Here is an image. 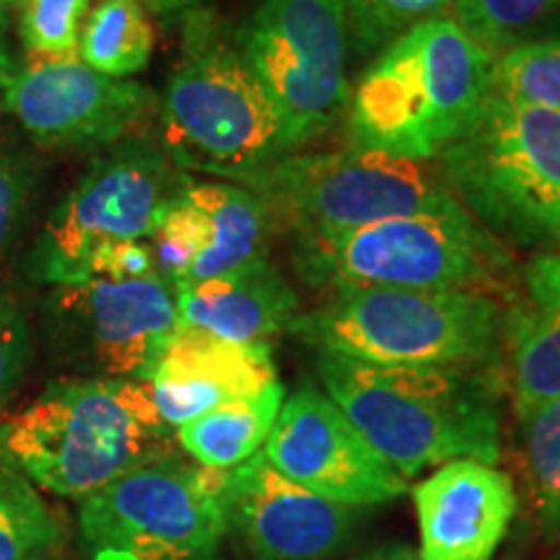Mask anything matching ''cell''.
<instances>
[{
  "mask_svg": "<svg viewBox=\"0 0 560 560\" xmlns=\"http://www.w3.org/2000/svg\"><path fill=\"white\" fill-rule=\"evenodd\" d=\"M322 389L402 475L501 457L499 392L482 369L374 366L317 353Z\"/></svg>",
  "mask_w": 560,
  "mask_h": 560,
  "instance_id": "1",
  "label": "cell"
},
{
  "mask_svg": "<svg viewBox=\"0 0 560 560\" xmlns=\"http://www.w3.org/2000/svg\"><path fill=\"white\" fill-rule=\"evenodd\" d=\"M516 452L529 501L548 532L560 529V400L516 416Z\"/></svg>",
  "mask_w": 560,
  "mask_h": 560,
  "instance_id": "24",
  "label": "cell"
},
{
  "mask_svg": "<svg viewBox=\"0 0 560 560\" xmlns=\"http://www.w3.org/2000/svg\"><path fill=\"white\" fill-rule=\"evenodd\" d=\"M185 182L164 151L149 140H128L96 161L52 210L30 257L34 278L52 285L83 283L100 249L149 242Z\"/></svg>",
  "mask_w": 560,
  "mask_h": 560,
  "instance_id": "11",
  "label": "cell"
},
{
  "mask_svg": "<svg viewBox=\"0 0 560 560\" xmlns=\"http://www.w3.org/2000/svg\"><path fill=\"white\" fill-rule=\"evenodd\" d=\"M223 509L257 560H325L353 529V509L280 475L262 452L223 470Z\"/></svg>",
  "mask_w": 560,
  "mask_h": 560,
  "instance_id": "15",
  "label": "cell"
},
{
  "mask_svg": "<svg viewBox=\"0 0 560 560\" xmlns=\"http://www.w3.org/2000/svg\"><path fill=\"white\" fill-rule=\"evenodd\" d=\"M153 30L140 0H100L83 24L79 58L109 79H130L151 62Z\"/></svg>",
  "mask_w": 560,
  "mask_h": 560,
  "instance_id": "22",
  "label": "cell"
},
{
  "mask_svg": "<svg viewBox=\"0 0 560 560\" xmlns=\"http://www.w3.org/2000/svg\"><path fill=\"white\" fill-rule=\"evenodd\" d=\"M495 58L452 16L420 21L369 62L350 91V149L436 161L493 94Z\"/></svg>",
  "mask_w": 560,
  "mask_h": 560,
  "instance_id": "2",
  "label": "cell"
},
{
  "mask_svg": "<svg viewBox=\"0 0 560 560\" xmlns=\"http://www.w3.org/2000/svg\"><path fill=\"white\" fill-rule=\"evenodd\" d=\"M52 319L60 348L102 380L149 382L179 327L177 293L161 272L149 278L58 285Z\"/></svg>",
  "mask_w": 560,
  "mask_h": 560,
  "instance_id": "12",
  "label": "cell"
},
{
  "mask_svg": "<svg viewBox=\"0 0 560 560\" xmlns=\"http://www.w3.org/2000/svg\"><path fill=\"white\" fill-rule=\"evenodd\" d=\"M436 166L462 210L501 244L540 247L556 240L560 109L493 91Z\"/></svg>",
  "mask_w": 560,
  "mask_h": 560,
  "instance_id": "7",
  "label": "cell"
},
{
  "mask_svg": "<svg viewBox=\"0 0 560 560\" xmlns=\"http://www.w3.org/2000/svg\"><path fill=\"white\" fill-rule=\"evenodd\" d=\"M32 353L24 312L11 296H0V408L11 400Z\"/></svg>",
  "mask_w": 560,
  "mask_h": 560,
  "instance_id": "30",
  "label": "cell"
},
{
  "mask_svg": "<svg viewBox=\"0 0 560 560\" xmlns=\"http://www.w3.org/2000/svg\"><path fill=\"white\" fill-rule=\"evenodd\" d=\"M47 540L50 520L34 495L0 486V560H34Z\"/></svg>",
  "mask_w": 560,
  "mask_h": 560,
  "instance_id": "29",
  "label": "cell"
},
{
  "mask_svg": "<svg viewBox=\"0 0 560 560\" xmlns=\"http://www.w3.org/2000/svg\"><path fill=\"white\" fill-rule=\"evenodd\" d=\"M285 402L280 380L257 395L229 400L177 429L179 446L208 470H234L262 452Z\"/></svg>",
  "mask_w": 560,
  "mask_h": 560,
  "instance_id": "21",
  "label": "cell"
},
{
  "mask_svg": "<svg viewBox=\"0 0 560 560\" xmlns=\"http://www.w3.org/2000/svg\"><path fill=\"white\" fill-rule=\"evenodd\" d=\"M149 242L161 276L172 285H179L190 276L195 260L206 247V223L198 208L179 192L172 206L161 213L159 226Z\"/></svg>",
  "mask_w": 560,
  "mask_h": 560,
  "instance_id": "28",
  "label": "cell"
},
{
  "mask_svg": "<svg viewBox=\"0 0 560 560\" xmlns=\"http://www.w3.org/2000/svg\"><path fill=\"white\" fill-rule=\"evenodd\" d=\"M342 5L348 16L350 55L374 60L410 26L450 16L454 0H342Z\"/></svg>",
  "mask_w": 560,
  "mask_h": 560,
  "instance_id": "25",
  "label": "cell"
},
{
  "mask_svg": "<svg viewBox=\"0 0 560 560\" xmlns=\"http://www.w3.org/2000/svg\"><path fill=\"white\" fill-rule=\"evenodd\" d=\"M223 470L166 454L81 501V537L94 560H210L229 520Z\"/></svg>",
  "mask_w": 560,
  "mask_h": 560,
  "instance_id": "9",
  "label": "cell"
},
{
  "mask_svg": "<svg viewBox=\"0 0 560 560\" xmlns=\"http://www.w3.org/2000/svg\"><path fill=\"white\" fill-rule=\"evenodd\" d=\"M156 257H153L151 242H122L104 247L91 257L86 265V280H132L156 276Z\"/></svg>",
  "mask_w": 560,
  "mask_h": 560,
  "instance_id": "32",
  "label": "cell"
},
{
  "mask_svg": "<svg viewBox=\"0 0 560 560\" xmlns=\"http://www.w3.org/2000/svg\"><path fill=\"white\" fill-rule=\"evenodd\" d=\"M511 252L462 208L293 234V265L314 289L506 291Z\"/></svg>",
  "mask_w": 560,
  "mask_h": 560,
  "instance_id": "6",
  "label": "cell"
},
{
  "mask_svg": "<svg viewBox=\"0 0 560 560\" xmlns=\"http://www.w3.org/2000/svg\"><path fill=\"white\" fill-rule=\"evenodd\" d=\"M276 380L270 342H231L179 325L145 384L161 420L182 429L223 402L257 395Z\"/></svg>",
  "mask_w": 560,
  "mask_h": 560,
  "instance_id": "17",
  "label": "cell"
},
{
  "mask_svg": "<svg viewBox=\"0 0 560 560\" xmlns=\"http://www.w3.org/2000/svg\"><path fill=\"white\" fill-rule=\"evenodd\" d=\"M361 560H420V556L412 548H408V545H389V548L369 552Z\"/></svg>",
  "mask_w": 560,
  "mask_h": 560,
  "instance_id": "35",
  "label": "cell"
},
{
  "mask_svg": "<svg viewBox=\"0 0 560 560\" xmlns=\"http://www.w3.org/2000/svg\"><path fill=\"white\" fill-rule=\"evenodd\" d=\"M262 454L296 486L348 509L380 506L408 493V480L317 387H301L283 402Z\"/></svg>",
  "mask_w": 560,
  "mask_h": 560,
  "instance_id": "14",
  "label": "cell"
},
{
  "mask_svg": "<svg viewBox=\"0 0 560 560\" xmlns=\"http://www.w3.org/2000/svg\"><path fill=\"white\" fill-rule=\"evenodd\" d=\"M32 174L24 159L9 145H0V260L16 240L26 202H30Z\"/></svg>",
  "mask_w": 560,
  "mask_h": 560,
  "instance_id": "31",
  "label": "cell"
},
{
  "mask_svg": "<svg viewBox=\"0 0 560 560\" xmlns=\"http://www.w3.org/2000/svg\"><path fill=\"white\" fill-rule=\"evenodd\" d=\"M244 187L293 234H332L397 215L462 208L433 161L361 149L289 153Z\"/></svg>",
  "mask_w": 560,
  "mask_h": 560,
  "instance_id": "8",
  "label": "cell"
},
{
  "mask_svg": "<svg viewBox=\"0 0 560 560\" xmlns=\"http://www.w3.org/2000/svg\"><path fill=\"white\" fill-rule=\"evenodd\" d=\"M0 107L47 149H102L149 117L143 83L96 73L79 55L11 62L0 73Z\"/></svg>",
  "mask_w": 560,
  "mask_h": 560,
  "instance_id": "13",
  "label": "cell"
},
{
  "mask_svg": "<svg viewBox=\"0 0 560 560\" xmlns=\"http://www.w3.org/2000/svg\"><path fill=\"white\" fill-rule=\"evenodd\" d=\"M161 145L179 170L242 187L289 156L240 37L210 13H187L182 58L161 102Z\"/></svg>",
  "mask_w": 560,
  "mask_h": 560,
  "instance_id": "4",
  "label": "cell"
},
{
  "mask_svg": "<svg viewBox=\"0 0 560 560\" xmlns=\"http://www.w3.org/2000/svg\"><path fill=\"white\" fill-rule=\"evenodd\" d=\"M0 454L39 488L83 501L174 446L149 384L81 376L50 384L5 420Z\"/></svg>",
  "mask_w": 560,
  "mask_h": 560,
  "instance_id": "3",
  "label": "cell"
},
{
  "mask_svg": "<svg viewBox=\"0 0 560 560\" xmlns=\"http://www.w3.org/2000/svg\"><path fill=\"white\" fill-rule=\"evenodd\" d=\"M459 30L493 55L560 37V0H454Z\"/></svg>",
  "mask_w": 560,
  "mask_h": 560,
  "instance_id": "23",
  "label": "cell"
},
{
  "mask_svg": "<svg viewBox=\"0 0 560 560\" xmlns=\"http://www.w3.org/2000/svg\"><path fill=\"white\" fill-rule=\"evenodd\" d=\"M291 332L374 366L482 369L503 346V306L478 291L335 289Z\"/></svg>",
  "mask_w": 560,
  "mask_h": 560,
  "instance_id": "5",
  "label": "cell"
},
{
  "mask_svg": "<svg viewBox=\"0 0 560 560\" xmlns=\"http://www.w3.org/2000/svg\"><path fill=\"white\" fill-rule=\"evenodd\" d=\"M174 293L179 325L231 342H270L291 332L299 317L296 291L268 257L226 276L179 285Z\"/></svg>",
  "mask_w": 560,
  "mask_h": 560,
  "instance_id": "18",
  "label": "cell"
},
{
  "mask_svg": "<svg viewBox=\"0 0 560 560\" xmlns=\"http://www.w3.org/2000/svg\"><path fill=\"white\" fill-rule=\"evenodd\" d=\"M514 412L560 400V252L532 257L522 291L503 310Z\"/></svg>",
  "mask_w": 560,
  "mask_h": 560,
  "instance_id": "19",
  "label": "cell"
},
{
  "mask_svg": "<svg viewBox=\"0 0 560 560\" xmlns=\"http://www.w3.org/2000/svg\"><path fill=\"white\" fill-rule=\"evenodd\" d=\"M145 11L156 13V16H177V13L198 11L202 0H140Z\"/></svg>",
  "mask_w": 560,
  "mask_h": 560,
  "instance_id": "33",
  "label": "cell"
},
{
  "mask_svg": "<svg viewBox=\"0 0 560 560\" xmlns=\"http://www.w3.org/2000/svg\"><path fill=\"white\" fill-rule=\"evenodd\" d=\"M293 153L346 115L350 34L342 0H260L236 32Z\"/></svg>",
  "mask_w": 560,
  "mask_h": 560,
  "instance_id": "10",
  "label": "cell"
},
{
  "mask_svg": "<svg viewBox=\"0 0 560 560\" xmlns=\"http://www.w3.org/2000/svg\"><path fill=\"white\" fill-rule=\"evenodd\" d=\"M182 195L198 208L206 223V247L195 260L190 276L179 285L226 276L268 257L270 213L255 192L231 182L187 179ZM174 285V289H179Z\"/></svg>",
  "mask_w": 560,
  "mask_h": 560,
  "instance_id": "20",
  "label": "cell"
},
{
  "mask_svg": "<svg viewBox=\"0 0 560 560\" xmlns=\"http://www.w3.org/2000/svg\"><path fill=\"white\" fill-rule=\"evenodd\" d=\"M420 560H490L514 520L516 490L506 472L454 459L412 488Z\"/></svg>",
  "mask_w": 560,
  "mask_h": 560,
  "instance_id": "16",
  "label": "cell"
},
{
  "mask_svg": "<svg viewBox=\"0 0 560 560\" xmlns=\"http://www.w3.org/2000/svg\"><path fill=\"white\" fill-rule=\"evenodd\" d=\"M19 37L30 58L79 55L91 0H13Z\"/></svg>",
  "mask_w": 560,
  "mask_h": 560,
  "instance_id": "26",
  "label": "cell"
},
{
  "mask_svg": "<svg viewBox=\"0 0 560 560\" xmlns=\"http://www.w3.org/2000/svg\"><path fill=\"white\" fill-rule=\"evenodd\" d=\"M552 244H556L558 252H560V223H558V231H556V240H552Z\"/></svg>",
  "mask_w": 560,
  "mask_h": 560,
  "instance_id": "36",
  "label": "cell"
},
{
  "mask_svg": "<svg viewBox=\"0 0 560 560\" xmlns=\"http://www.w3.org/2000/svg\"><path fill=\"white\" fill-rule=\"evenodd\" d=\"M493 91L537 107L560 109V37L501 55L495 60Z\"/></svg>",
  "mask_w": 560,
  "mask_h": 560,
  "instance_id": "27",
  "label": "cell"
},
{
  "mask_svg": "<svg viewBox=\"0 0 560 560\" xmlns=\"http://www.w3.org/2000/svg\"><path fill=\"white\" fill-rule=\"evenodd\" d=\"M11 9H13V0H0V73L11 66L9 47H5V32H9Z\"/></svg>",
  "mask_w": 560,
  "mask_h": 560,
  "instance_id": "34",
  "label": "cell"
}]
</instances>
